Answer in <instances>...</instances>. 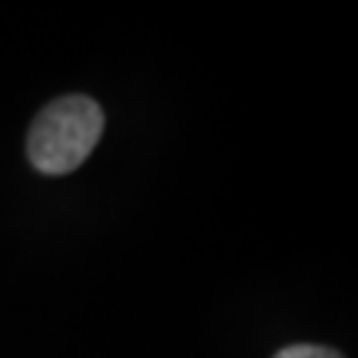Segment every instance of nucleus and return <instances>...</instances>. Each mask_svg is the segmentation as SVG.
<instances>
[{"instance_id":"1","label":"nucleus","mask_w":358,"mask_h":358,"mask_svg":"<svg viewBox=\"0 0 358 358\" xmlns=\"http://www.w3.org/2000/svg\"><path fill=\"white\" fill-rule=\"evenodd\" d=\"M101 133L103 112L93 99L80 93L56 99L29 128V162L45 176H66L88 159Z\"/></svg>"},{"instance_id":"2","label":"nucleus","mask_w":358,"mask_h":358,"mask_svg":"<svg viewBox=\"0 0 358 358\" xmlns=\"http://www.w3.org/2000/svg\"><path fill=\"white\" fill-rule=\"evenodd\" d=\"M273 358H343L332 348H321V345H289L279 350Z\"/></svg>"}]
</instances>
